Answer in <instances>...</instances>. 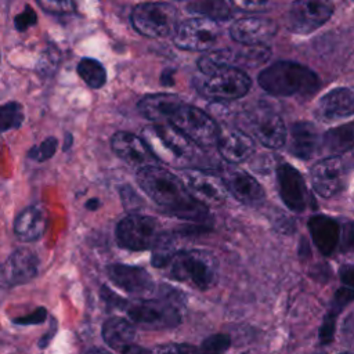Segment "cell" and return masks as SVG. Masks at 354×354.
<instances>
[{"label": "cell", "instance_id": "ab89813d", "mask_svg": "<svg viewBox=\"0 0 354 354\" xmlns=\"http://www.w3.org/2000/svg\"><path fill=\"white\" fill-rule=\"evenodd\" d=\"M35 24H36V12L29 6H26L25 10L19 12L14 19V26L18 30H26L29 26Z\"/></svg>", "mask_w": 354, "mask_h": 354}, {"label": "cell", "instance_id": "3957f363", "mask_svg": "<svg viewBox=\"0 0 354 354\" xmlns=\"http://www.w3.org/2000/svg\"><path fill=\"white\" fill-rule=\"evenodd\" d=\"M165 268H167L171 279L198 289H209L217 279V261L206 250L191 249L174 252Z\"/></svg>", "mask_w": 354, "mask_h": 354}, {"label": "cell", "instance_id": "9c48e42d", "mask_svg": "<svg viewBox=\"0 0 354 354\" xmlns=\"http://www.w3.org/2000/svg\"><path fill=\"white\" fill-rule=\"evenodd\" d=\"M333 10L332 0H295L286 17L288 29L296 35H308L321 28Z\"/></svg>", "mask_w": 354, "mask_h": 354}, {"label": "cell", "instance_id": "603a6c76", "mask_svg": "<svg viewBox=\"0 0 354 354\" xmlns=\"http://www.w3.org/2000/svg\"><path fill=\"white\" fill-rule=\"evenodd\" d=\"M321 148V137L313 123L300 120L292 124L289 138V152L299 159L314 158Z\"/></svg>", "mask_w": 354, "mask_h": 354}, {"label": "cell", "instance_id": "83f0119b", "mask_svg": "<svg viewBox=\"0 0 354 354\" xmlns=\"http://www.w3.org/2000/svg\"><path fill=\"white\" fill-rule=\"evenodd\" d=\"M353 300H354V290L350 288L343 286L335 292V296L329 306V311L326 313L324 322L319 328V340L322 344L330 343V340L333 339V335H335L337 315Z\"/></svg>", "mask_w": 354, "mask_h": 354}, {"label": "cell", "instance_id": "5b68a950", "mask_svg": "<svg viewBox=\"0 0 354 354\" xmlns=\"http://www.w3.org/2000/svg\"><path fill=\"white\" fill-rule=\"evenodd\" d=\"M123 311L145 329H170L181 322V313L170 299H138L126 303Z\"/></svg>", "mask_w": 354, "mask_h": 354}, {"label": "cell", "instance_id": "cb8c5ba5", "mask_svg": "<svg viewBox=\"0 0 354 354\" xmlns=\"http://www.w3.org/2000/svg\"><path fill=\"white\" fill-rule=\"evenodd\" d=\"M48 223V214L44 206L32 205L24 209L14 223V232L21 241H36L39 239Z\"/></svg>", "mask_w": 354, "mask_h": 354}, {"label": "cell", "instance_id": "ffe728a7", "mask_svg": "<svg viewBox=\"0 0 354 354\" xmlns=\"http://www.w3.org/2000/svg\"><path fill=\"white\" fill-rule=\"evenodd\" d=\"M113 152L129 165L148 166L155 159L144 140L129 131H118L111 138Z\"/></svg>", "mask_w": 354, "mask_h": 354}, {"label": "cell", "instance_id": "2e32d148", "mask_svg": "<svg viewBox=\"0 0 354 354\" xmlns=\"http://www.w3.org/2000/svg\"><path fill=\"white\" fill-rule=\"evenodd\" d=\"M277 181L281 199L292 212H303L307 206V187L297 169L289 163H279L277 167Z\"/></svg>", "mask_w": 354, "mask_h": 354}, {"label": "cell", "instance_id": "c3c4849f", "mask_svg": "<svg viewBox=\"0 0 354 354\" xmlns=\"http://www.w3.org/2000/svg\"><path fill=\"white\" fill-rule=\"evenodd\" d=\"M7 285H6V281H4V274H3V266L0 264V290L1 289H6Z\"/></svg>", "mask_w": 354, "mask_h": 354}, {"label": "cell", "instance_id": "f546056e", "mask_svg": "<svg viewBox=\"0 0 354 354\" xmlns=\"http://www.w3.org/2000/svg\"><path fill=\"white\" fill-rule=\"evenodd\" d=\"M198 68L206 76L228 68H239V53L232 48H220L206 51L198 61Z\"/></svg>", "mask_w": 354, "mask_h": 354}, {"label": "cell", "instance_id": "bcb514c9", "mask_svg": "<svg viewBox=\"0 0 354 354\" xmlns=\"http://www.w3.org/2000/svg\"><path fill=\"white\" fill-rule=\"evenodd\" d=\"M86 206H87V209H90V210H95V209L100 206V201H98L97 198H93V199H90V201L86 203Z\"/></svg>", "mask_w": 354, "mask_h": 354}, {"label": "cell", "instance_id": "d6a6232c", "mask_svg": "<svg viewBox=\"0 0 354 354\" xmlns=\"http://www.w3.org/2000/svg\"><path fill=\"white\" fill-rule=\"evenodd\" d=\"M24 122V109L19 102H7L0 106V133L18 129Z\"/></svg>", "mask_w": 354, "mask_h": 354}, {"label": "cell", "instance_id": "d4e9b609", "mask_svg": "<svg viewBox=\"0 0 354 354\" xmlns=\"http://www.w3.org/2000/svg\"><path fill=\"white\" fill-rule=\"evenodd\" d=\"M217 148L225 160L231 163H241L254 153L256 145L253 138L246 133L241 130H231L218 137Z\"/></svg>", "mask_w": 354, "mask_h": 354}, {"label": "cell", "instance_id": "f1b7e54d", "mask_svg": "<svg viewBox=\"0 0 354 354\" xmlns=\"http://www.w3.org/2000/svg\"><path fill=\"white\" fill-rule=\"evenodd\" d=\"M136 337L133 324L122 317H112L102 325V339L112 348H124L131 344Z\"/></svg>", "mask_w": 354, "mask_h": 354}, {"label": "cell", "instance_id": "5bb4252c", "mask_svg": "<svg viewBox=\"0 0 354 354\" xmlns=\"http://www.w3.org/2000/svg\"><path fill=\"white\" fill-rule=\"evenodd\" d=\"M310 178L319 196L332 198L344 187L346 169L339 156H326L311 167Z\"/></svg>", "mask_w": 354, "mask_h": 354}, {"label": "cell", "instance_id": "7dc6e473", "mask_svg": "<svg viewBox=\"0 0 354 354\" xmlns=\"http://www.w3.org/2000/svg\"><path fill=\"white\" fill-rule=\"evenodd\" d=\"M87 354H109L106 350L104 348H100V347H93L87 351Z\"/></svg>", "mask_w": 354, "mask_h": 354}, {"label": "cell", "instance_id": "30bf717a", "mask_svg": "<svg viewBox=\"0 0 354 354\" xmlns=\"http://www.w3.org/2000/svg\"><path fill=\"white\" fill-rule=\"evenodd\" d=\"M220 28L216 21L196 17L183 21L173 33V41L177 47L188 51H206L217 43Z\"/></svg>", "mask_w": 354, "mask_h": 354}, {"label": "cell", "instance_id": "7402d4cb", "mask_svg": "<svg viewBox=\"0 0 354 354\" xmlns=\"http://www.w3.org/2000/svg\"><path fill=\"white\" fill-rule=\"evenodd\" d=\"M183 104V100L176 94H148L138 102V111L144 118L153 123H169Z\"/></svg>", "mask_w": 354, "mask_h": 354}, {"label": "cell", "instance_id": "277c9868", "mask_svg": "<svg viewBox=\"0 0 354 354\" xmlns=\"http://www.w3.org/2000/svg\"><path fill=\"white\" fill-rule=\"evenodd\" d=\"M177 8L166 1H147L131 11V25L142 36L160 39L174 33L177 28Z\"/></svg>", "mask_w": 354, "mask_h": 354}, {"label": "cell", "instance_id": "8992f818", "mask_svg": "<svg viewBox=\"0 0 354 354\" xmlns=\"http://www.w3.org/2000/svg\"><path fill=\"white\" fill-rule=\"evenodd\" d=\"M141 138L155 159L176 162L191 153V141L170 123H153L142 130Z\"/></svg>", "mask_w": 354, "mask_h": 354}, {"label": "cell", "instance_id": "7c38bea8", "mask_svg": "<svg viewBox=\"0 0 354 354\" xmlns=\"http://www.w3.org/2000/svg\"><path fill=\"white\" fill-rule=\"evenodd\" d=\"M250 86V77L242 69L228 68L209 75L202 84V91L216 100H236L243 97Z\"/></svg>", "mask_w": 354, "mask_h": 354}, {"label": "cell", "instance_id": "d590c367", "mask_svg": "<svg viewBox=\"0 0 354 354\" xmlns=\"http://www.w3.org/2000/svg\"><path fill=\"white\" fill-rule=\"evenodd\" d=\"M37 4L50 14H68L75 10L73 0H36Z\"/></svg>", "mask_w": 354, "mask_h": 354}, {"label": "cell", "instance_id": "d6986e66", "mask_svg": "<svg viewBox=\"0 0 354 354\" xmlns=\"http://www.w3.org/2000/svg\"><path fill=\"white\" fill-rule=\"evenodd\" d=\"M1 266L6 285L7 288H12L17 285L26 283L36 277L39 260L32 250L21 248L12 252L10 257L6 260V263Z\"/></svg>", "mask_w": 354, "mask_h": 354}, {"label": "cell", "instance_id": "52a82bcc", "mask_svg": "<svg viewBox=\"0 0 354 354\" xmlns=\"http://www.w3.org/2000/svg\"><path fill=\"white\" fill-rule=\"evenodd\" d=\"M165 232L156 218L144 214H129L116 227L119 245L129 250L153 249Z\"/></svg>", "mask_w": 354, "mask_h": 354}, {"label": "cell", "instance_id": "44dd1931", "mask_svg": "<svg viewBox=\"0 0 354 354\" xmlns=\"http://www.w3.org/2000/svg\"><path fill=\"white\" fill-rule=\"evenodd\" d=\"M307 227L321 254L330 256L337 250L340 239V224L337 220L325 214H315L308 218Z\"/></svg>", "mask_w": 354, "mask_h": 354}, {"label": "cell", "instance_id": "b9f144b4", "mask_svg": "<svg viewBox=\"0 0 354 354\" xmlns=\"http://www.w3.org/2000/svg\"><path fill=\"white\" fill-rule=\"evenodd\" d=\"M101 296L102 299L106 301V304L111 307V308H119V310H123L127 300L120 297L119 295H116L115 292H112L111 289H108L106 286H102L101 288Z\"/></svg>", "mask_w": 354, "mask_h": 354}, {"label": "cell", "instance_id": "f6af8a7d", "mask_svg": "<svg viewBox=\"0 0 354 354\" xmlns=\"http://www.w3.org/2000/svg\"><path fill=\"white\" fill-rule=\"evenodd\" d=\"M122 354H149V350L142 348V347L136 346V344H130V346L123 348Z\"/></svg>", "mask_w": 354, "mask_h": 354}, {"label": "cell", "instance_id": "7bdbcfd3", "mask_svg": "<svg viewBox=\"0 0 354 354\" xmlns=\"http://www.w3.org/2000/svg\"><path fill=\"white\" fill-rule=\"evenodd\" d=\"M120 196H122V201H123V203H124V207H126V209H130V210L137 209V207H138V203L141 202L140 198L137 196V194H136L129 185H126V187H123V188L120 189Z\"/></svg>", "mask_w": 354, "mask_h": 354}, {"label": "cell", "instance_id": "1f68e13d", "mask_svg": "<svg viewBox=\"0 0 354 354\" xmlns=\"http://www.w3.org/2000/svg\"><path fill=\"white\" fill-rule=\"evenodd\" d=\"M76 69L82 80L91 88H100L106 82L105 68L94 58H82Z\"/></svg>", "mask_w": 354, "mask_h": 354}, {"label": "cell", "instance_id": "4316f807", "mask_svg": "<svg viewBox=\"0 0 354 354\" xmlns=\"http://www.w3.org/2000/svg\"><path fill=\"white\" fill-rule=\"evenodd\" d=\"M354 147V120L329 129L321 137V149L328 156H339Z\"/></svg>", "mask_w": 354, "mask_h": 354}, {"label": "cell", "instance_id": "74e56055", "mask_svg": "<svg viewBox=\"0 0 354 354\" xmlns=\"http://www.w3.org/2000/svg\"><path fill=\"white\" fill-rule=\"evenodd\" d=\"M149 354H199L198 348L191 344L183 343H169L156 346L155 348L149 350Z\"/></svg>", "mask_w": 354, "mask_h": 354}, {"label": "cell", "instance_id": "e0dca14e", "mask_svg": "<svg viewBox=\"0 0 354 354\" xmlns=\"http://www.w3.org/2000/svg\"><path fill=\"white\" fill-rule=\"evenodd\" d=\"M278 30L274 21L267 18H241L230 26V36L242 46H257L271 39Z\"/></svg>", "mask_w": 354, "mask_h": 354}, {"label": "cell", "instance_id": "7a4b0ae2", "mask_svg": "<svg viewBox=\"0 0 354 354\" xmlns=\"http://www.w3.org/2000/svg\"><path fill=\"white\" fill-rule=\"evenodd\" d=\"M259 84L263 90L277 97H308L318 90L319 77L303 64L277 61L260 72Z\"/></svg>", "mask_w": 354, "mask_h": 354}, {"label": "cell", "instance_id": "6da1fadb", "mask_svg": "<svg viewBox=\"0 0 354 354\" xmlns=\"http://www.w3.org/2000/svg\"><path fill=\"white\" fill-rule=\"evenodd\" d=\"M140 188L165 212L189 221H206L207 209L191 196L180 177L171 171L148 165L137 171Z\"/></svg>", "mask_w": 354, "mask_h": 354}, {"label": "cell", "instance_id": "ee69618b", "mask_svg": "<svg viewBox=\"0 0 354 354\" xmlns=\"http://www.w3.org/2000/svg\"><path fill=\"white\" fill-rule=\"evenodd\" d=\"M340 281L346 288H350L354 290V264H346L339 271Z\"/></svg>", "mask_w": 354, "mask_h": 354}, {"label": "cell", "instance_id": "e575fe53", "mask_svg": "<svg viewBox=\"0 0 354 354\" xmlns=\"http://www.w3.org/2000/svg\"><path fill=\"white\" fill-rule=\"evenodd\" d=\"M337 250L342 253L354 252V221H346L340 225V239Z\"/></svg>", "mask_w": 354, "mask_h": 354}, {"label": "cell", "instance_id": "9a60e30c", "mask_svg": "<svg viewBox=\"0 0 354 354\" xmlns=\"http://www.w3.org/2000/svg\"><path fill=\"white\" fill-rule=\"evenodd\" d=\"M106 272L109 279L129 295L144 299L155 290V282L151 274L142 267L111 264L106 267Z\"/></svg>", "mask_w": 354, "mask_h": 354}, {"label": "cell", "instance_id": "8fae6325", "mask_svg": "<svg viewBox=\"0 0 354 354\" xmlns=\"http://www.w3.org/2000/svg\"><path fill=\"white\" fill-rule=\"evenodd\" d=\"M194 199L205 206L221 205L227 198V187L221 176L205 170H185L181 180Z\"/></svg>", "mask_w": 354, "mask_h": 354}, {"label": "cell", "instance_id": "ac0fdd59", "mask_svg": "<svg viewBox=\"0 0 354 354\" xmlns=\"http://www.w3.org/2000/svg\"><path fill=\"white\" fill-rule=\"evenodd\" d=\"M223 180L227 191L243 205L257 206L266 199V192L260 183L243 170L232 169L223 176Z\"/></svg>", "mask_w": 354, "mask_h": 354}, {"label": "cell", "instance_id": "ba28073f", "mask_svg": "<svg viewBox=\"0 0 354 354\" xmlns=\"http://www.w3.org/2000/svg\"><path fill=\"white\" fill-rule=\"evenodd\" d=\"M191 142L199 147L217 144L220 137L217 123L205 111L183 104L169 122Z\"/></svg>", "mask_w": 354, "mask_h": 354}, {"label": "cell", "instance_id": "60d3db41", "mask_svg": "<svg viewBox=\"0 0 354 354\" xmlns=\"http://www.w3.org/2000/svg\"><path fill=\"white\" fill-rule=\"evenodd\" d=\"M47 317V311L44 307H39L36 308L33 313L28 314V315H22L14 319V324L18 325H33V324H41Z\"/></svg>", "mask_w": 354, "mask_h": 354}, {"label": "cell", "instance_id": "4dcf8cb0", "mask_svg": "<svg viewBox=\"0 0 354 354\" xmlns=\"http://www.w3.org/2000/svg\"><path fill=\"white\" fill-rule=\"evenodd\" d=\"M187 8L194 14L213 21L225 19L231 14L225 0H191Z\"/></svg>", "mask_w": 354, "mask_h": 354}, {"label": "cell", "instance_id": "484cf974", "mask_svg": "<svg viewBox=\"0 0 354 354\" xmlns=\"http://www.w3.org/2000/svg\"><path fill=\"white\" fill-rule=\"evenodd\" d=\"M253 131L267 148H281L286 142L288 130L282 118L275 112H261L254 122Z\"/></svg>", "mask_w": 354, "mask_h": 354}, {"label": "cell", "instance_id": "8d00e7d4", "mask_svg": "<svg viewBox=\"0 0 354 354\" xmlns=\"http://www.w3.org/2000/svg\"><path fill=\"white\" fill-rule=\"evenodd\" d=\"M55 148H57V140L54 137H48L40 145L32 148L29 152V156L37 162H41V160L50 159L54 155Z\"/></svg>", "mask_w": 354, "mask_h": 354}, {"label": "cell", "instance_id": "f907efd6", "mask_svg": "<svg viewBox=\"0 0 354 354\" xmlns=\"http://www.w3.org/2000/svg\"><path fill=\"white\" fill-rule=\"evenodd\" d=\"M243 354H249V353H243Z\"/></svg>", "mask_w": 354, "mask_h": 354}, {"label": "cell", "instance_id": "681fc988", "mask_svg": "<svg viewBox=\"0 0 354 354\" xmlns=\"http://www.w3.org/2000/svg\"><path fill=\"white\" fill-rule=\"evenodd\" d=\"M342 354H348V353H342Z\"/></svg>", "mask_w": 354, "mask_h": 354}, {"label": "cell", "instance_id": "836d02e7", "mask_svg": "<svg viewBox=\"0 0 354 354\" xmlns=\"http://www.w3.org/2000/svg\"><path fill=\"white\" fill-rule=\"evenodd\" d=\"M231 346V337L227 333H214L206 337L201 347L198 348L199 354H223Z\"/></svg>", "mask_w": 354, "mask_h": 354}, {"label": "cell", "instance_id": "f35d334b", "mask_svg": "<svg viewBox=\"0 0 354 354\" xmlns=\"http://www.w3.org/2000/svg\"><path fill=\"white\" fill-rule=\"evenodd\" d=\"M236 8L246 12H260L270 8L271 0H230Z\"/></svg>", "mask_w": 354, "mask_h": 354}, {"label": "cell", "instance_id": "4fadbf2b", "mask_svg": "<svg viewBox=\"0 0 354 354\" xmlns=\"http://www.w3.org/2000/svg\"><path fill=\"white\" fill-rule=\"evenodd\" d=\"M354 115V86H340L325 93L315 104L314 116L321 123H335Z\"/></svg>", "mask_w": 354, "mask_h": 354}]
</instances>
